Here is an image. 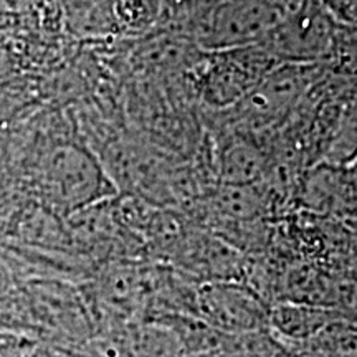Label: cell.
<instances>
[{
  "label": "cell",
  "mask_w": 357,
  "mask_h": 357,
  "mask_svg": "<svg viewBox=\"0 0 357 357\" xmlns=\"http://www.w3.org/2000/svg\"><path fill=\"white\" fill-rule=\"evenodd\" d=\"M24 162L26 184L37 204L61 218L118 195L100 158L79 141H42Z\"/></svg>",
  "instance_id": "cell-1"
},
{
  "label": "cell",
  "mask_w": 357,
  "mask_h": 357,
  "mask_svg": "<svg viewBox=\"0 0 357 357\" xmlns=\"http://www.w3.org/2000/svg\"><path fill=\"white\" fill-rule=\"evenodd\" d=\"M281 65L260 45L202 52L194 66V83L205 105L230 109L242 102L271 70Z\"/></svg>",
  "instance_id": "cell-2"
},
{
  "label": "cell",
  "mask_w": 357,
  "mask_h": 357,
  "mask_svg": "<svg viewBox=\"0 0 357 357\" xmlns=\"http://www.w3.org/2000/svg\"><path fill=\"white\" fill-rule=\"evenodd\" d=\"M321 65L281 63L235 106L238 131L253 134L283 123L316 82Z\"/></svg>",
  "instance_id": "cell-3"
},
{
  "label": "cell",
  "mask_w": 357,
  "mask_h": 357,
  "mask_svg": "<svg viewBox=\"0 0 357 357\" xmlns=\"http://www.w3.org/2000/svg\"><path fill=\"white\" fill-rule=\"evenodd\" d=\"M336 25L321 0H305L257 45L278 63L321 65L331 52Z\"/></svg>",
  "instance_id": "cell-4"
},
{
  "label": "cell",
  "mask_w": 357,
  "mask_h": 357,
  "mask_svg": "<svg viewBox=\"0 0 357 357\" xmlns=\"http://www.w3.org/2000/svg\"><path fill=\"white\" fill-rule=\"evenodd\" d=\"M22 296L26 318L42 331L75 342L93 337L95 323L86 300L82 289L70 281L30 278Z\"/></svg>",
  "instance_id": "cell-5"
},
{
  "label": "cell",
  "mask_w": 357,
  "mask_h": 357,
  "mask_svg": "<svg viewBox=\"0 0 357 357\" xmlns=\"http://www.w3.org/2000/svg\"><path fill=\"white\" fill-rule=\"evenodd\" d=\"M197 318L222 336L238 337L270 328L266 301L242 281L199 284Z\"/></svg>",
  "instance_id": "cell-6"
},
{
  "label": "cell",
  "mask_w": 357,
  "mask_h": 357,
  "mask_svg": "<svg viewBox=\"0 0 357 357\" xmlns=\"http://www.w3.org/2000/svg\"><path fill=\"white\" fill-rule=\"evenodd\" d=\"M223 185H255L270 171L268 155L253 134L236 131L223 142L217 159Z\"/></svg>",
  "instance_id": "cell-7"
},
{
  "label": "cell",
  "mask_w": 357,
  "mask_h": 357,
  "mask_svg": "<svg viewBox=\"0 0 357 357\" xmlns=\"http://www.w3.org/2000/svg\"><path fill=\"white\" fill-rule=\"evenodd\" d=\"M63 22L78 37L119 33L111 0H63Z\"/></svg>",
  "instance_id": "cell-8"
},
{
  "label": "cell",
  "mask_w": 357,
  "mask_h": 357,
  "mask_svg": "<svg viewBox=\"0 0 357 357\" xmlns=\"http://www.w3.org/2000/svg\"><path fill=\"white\" fill-rule=\"evenodd\" d=\"M119 33H142L159 24L162 0H111Z\"/></svg>",
  "instance_id": "cell-9"
},
{
  "label": "cell",
  "mask_w": 357,
  "mask_h": 357,
  "mask_svg": "<svg viewBox=\"0 0 357 357\" xmlns=\"http://www.w3.org/2000/svg\"><path fill=\"white\" fill-rule=\"evenodd\" d=\"M336 24L357 29V0H321Z\"/></svg>",
  "instance_id": "cell-10"
},
{
  "label": "cell",
  "mask_w": 357,
  "mask_h": 357,
  "mask_svg": "<svg viewBox=\"0 0 357 357\" xmlns=\"http://www.w3.org/2000/svg\"><path fill=\"white\" fill-rule=\"evenodd\" d=\"M19 298L17 294V283L15 273L10 261L0 258V307H6Z\"/></svg>",
  "instance_id": "cell-11"
},
{
  "label": "cell",
  "mask_w": 357,
  "mask_h": 357,
  "mask_svg": "<svg viewBox=\"0 0 357 357\" xmlns=\"http://www.w3.org/2000/svg\"><path fill=\"white\" fill-rule=\"evenodd\" d=\"M15 70V56L7 45L0 43V78L8 77Z\"/></svg>",
  "instance_id": "cell-12"
},
{
  "label": "cell",
  "mask_w": 357,
  "mask_h": 357,
  "mask_svg": "<svg viewBox=\"0 0 357 357\" xmlns=\"http://www.w3.org/2000/svg\"><path fill=\"white\" fill-rule=\"evenodd\" d=\"M8 153H10V142H8L7 134L0 131V169L7 164Z\"/></svg>",
  "instance_id": "cell-13"
},
{
  "label": "cell",
  "mask_w": 357,
  "mask_h": 357,
  "mask_svg": "<svg viewBox=\"0 0 357 357\" xmlns=\"http://www.w3.org/2000/svg\"><path fill=\"white\" fill-rule=\"evenodd\" d=\"M56 2H63V0H56Z\"/></svg>",
  "instance_id": "cell-14"
}]
</instances>
